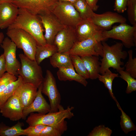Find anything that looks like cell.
Instances as JSON below:
<instances>
[{
	"instance_id": "obj_10",
	"label": "cell",
	"mask_w": 136,
	"mask_h": 136,
	"mask_svg": "<svg viewBox=\"0 0 136 136\" xmlns=\"http://www.w3.org/2000/svg\"><path fill=\"white\" fill-rule=\"evenodd\" d=\"M58 2V0H13L12 3L19 8L40 15L52 13Z\"/></svg>"
},
{
	"instance_id": "obj_31",
	"label": "cell",
	"mask_w": 136,
	"mask_h": 136,
	"mask_svg": "<svg viewBox=\"0 0 136 136\" xmlns=\"http://www.w3.org/2000/svg\"><path fill=\"white\" fill-rule=\"evenodd\" d=\"M129 57L128 60L125 65V71L132 76L136 78V58L133 57V51L130 50L127 52Z\"/></svg>"
},
{
	"instance_id": "obj_2",
	"label": "cell",
	"mask_w": 136,
	"mask_h": 136,
	"mask_svg": "<svg viewBox=\"0 0 136 136\" xmlns=\"http://www.w3.org/2000/svg\"><path fill=\"white\" fill-rule=\"evenodd\" d=\"M14 28L21 29L29 33L35 38L38 45L47 44L44 36V29L38 15L25 9L19 8L16 19L7 29Z\"/></svg>"
},
{
	"instance_id": "obj_38",
	"label": "cell",
	"mask_w": 136,
	"mask_h": 136,
	"mask_svg": "<svg viewBox=\"0 0 136 136\" xmlns=\"http://www.w3.org/2000/svg\"><path fill=\"white\" fill-rule=\"evenodd\" d=\"M85 0L94 12L97 10L99 7V6L97 4L98 0Z\"/></svg>"
},
{
	"instance_id": "obj_17",
	"label": "cell",
	"mask_w": 136,
	"mask_h": 136,
	"mask_svg": "<svg viewBox=\"0 0 136 136\" xmlns=\"http://www.w3.org/2000/svg\"><path fill=\"white\" fill-rule=\"evenodd\" d=\"M19 8L11 2L0 3V29L8 28L15 21Z\"/></svg>"
},
{
	"instance_id": "obj_20",
	"label": "cell",
	"mask_w": 136,
	"mask_h": 136,
	"mask_svg": "<svg viewBox=\"0 0 136 136\" xmlns=\"http://www.w3.org/2000/svg\"><path fill=\"white\" fill-rule=\"evenodd\" d=\"M57 75L60 81H75L85 87L88 84L86 79L76 73L73 66L58 68Z\"/></svg>"
},
{
	"instance_id": "obj_8",
	"label": "cell",
	"mask_w": 136,
	"mask_h": 136,
	"mask_svg": "<svg viewBox=\"0 0 136 136\" xmlns=\"http://www.w3.org/2000/svg\"><path fill=\"white\" fill-rule=\"evenodd\" d=\"M52 13L65 26L75 27L82 19L73 4L58 2Z\"/></svg>"
},
{
	"instance_id": "obj_14",
	"label": "cell",
	"mask_w": 136,
	"mask_h": 136,
	"mask_svg": "<svg viewBox=\"0 0 136 136\" xmlns=\"http://www.w3.org/2000/svg\"><path fill=\"white\" fill-rule=\"evenodd\" d=\"M23 110L18 97L14 93L0 108V112L4 117L15 121L23 119Z\"/></svg>"
},
{
	"instance_id": "obj_25",
	"label": "cell",
	"mask_w": 136,
	"mask_h": 136,
	"mask_svg": "<svg viewBox=\"0 0 136 136\" xmlns=\"http://www.w3.org/2000/svg\"><path fill=\"white\" fill-rule=\"evenodd\" d=\"M23 82L22 77L20 75H18L17 79L16 81L9 84L0 93V108L14 94L19 86Z\"/></svg>"
},
{
	"instance_id": "obj_1",
	"label": "cell",
	"mask_w": 136,
	"mask_h": 136,
	"mask_svg": "<svg viewBox=\"0 0 136 136\" xmlns=\"http://www.w3.org/2000/svg\"><path fill=\"white\" fill-rule=\"evenodd\" d=\"M74 108L69 106L66 109L61 105L58 110L46 114L32 113L26 120L29 126L42 124L52 127L58 130L62 134L67 129L66 119H70L74 116L72 112Z\"/></svg>"
},
{
	"instance_id": "obj_27",
	"label": "cell",
	"mask_w": 136,
	"mask_h": 136,
	"mask_svg": "<svg viewBox=\"0 0 136 136\" xmlns=\"http://www.w3.org/2000/svg\"><path fill=\"white\" fill-rule=\"evenodd\" d=\"M73 4L82 19L91 20L94 13L85 0H77Z\"/></svg>"
},
{
	"instance_id": "obj_41",
	"label": "cell",
	"mask_w": 136,
	"mask_h": 136,
	"mask_svg": "<svg viewBox=\"0 0 136 136\" xmlns=\"http://www.w3.org/2000/svg\"><path fill=\"white\" fill-rule=\"evenodd\" d=\"M13 0H0V3L4 2H11Z\"/></svg>"
},
{
	"instance_id": "obj_3",
	"label": "cell",
	"mask_w": 136,
	"mask_h": 136,
	"mask_svg": "<svg viewBox=\"0 0 136 136\" xmlns=\"http://www.w3.org/2000/svg\"><path fill=\"white\" fill-rule=\"evenodd\" d=\"M102 43L103 55L100 60V73L103 74L110 67L116 69L118 72L124 70V67L121 66L124 64L121 60L125 59L128 54L126 51L123 50L124 46L122 43L117 42L111 46L104 41H102Z\"/></svg>"
},
{
	"instance_id": "obj_11",
	"label": "cell",
	"mask_w": 136,
	"mask_h": 136,
	"mask_svg": "<svg viewBox=\"0 0 136 136\" xmlns=\"http://www.w3.org/2000/svg\"><path fill=\"white\" fill-rule=\"evenodd\" d=\"M0 45L4 50L6 72L16 76L18 75L21 64L16 57V45L8 37L4 38Z\"/></svg>"
},
{
	"instance_id": "obj_4",
	"label": "cell",
	"mask_w": 136,
	"mask_h": 136,
	"mask_svg": "<svg viewBox=\"0 0 136 136\" xmlns=\"http://www.w3.org/2000/svg\"><path fill=\"white\" fill-rule=\"evenodd\" d=\"M6 35L16 45L18 48L22 49L24 54L29 59L35 60L37 43L29 33L19 28L7 29Z\"/></svg>"
},
{
	"instance_id": "obj_19",
	"label": "cell",
	"mask_w": 136,
	"mask_h": 136,
	"mask_svg": "<svg viewBox=\"0 0 136 136\" xmlns=\"http://www.w3.org/2000/svg\"><path fill=\"white\" fill-rule=\"evenodd\" d=\"M37 88L32 84L23 83L14 94L18 97L23 110L33 101L37 93Z\"/></svg>"
},
{
	"instance_id": "obj_29",
	"label": "cell",
	"mask_w": 136,
	"mask_h": 136,
	"mask_svg": "<svg viewBox=\"0 0 136 136\" xmlns=\"http://www.w3.org/2000/svg\"><path fill=\"white\" fill-rule=\"evenodd\" d=\"M70 55L73 65L76 73L86 79H89L87 70L81 57L76 55Z\"/></svg>"
},
{
	"instance_id": "obj_6",
	"label": "cell",
	"mask_w": 136,
	"mask_h": 136,
	"mask_svg": "<svg viewBox=\"0 0 136 136\" xmlns=\"http://www.w3.org/2000/svg\"><path fill=\"white\" fill-rule=\"evenodd\" d=\"M102 35L104 41L108 38L120 40L127 48L136 45V26H131L126 23L114 26L111 29L104 30Z\"/></svg>"
},
{
	"instance_id": "obj_12",
	"label": "cell",
	"mask_w": 136,
	"mask_h": 136,
	"mask_svg": "<svg viewBox=\"0 0 136 136\" xmlns=\"http://www.w3.org/2000/svg\"><path fill=\"white\" fill-rule=\"evenodd\" d=\"M77 41L75 27L64 26L57 34L53 44L57 47L58 52H69Z\"/></svg>"
},
{
	"instance_id": "obj_28",
	"label": "cell",
	"mask_w": 136,
	"mask_h": 136,
	"mask_svg": "<svg viewBox=\"0 0 136 136\" xmlns=\"http://www.w3.org/2000/svg\"><path fill=\"white\" fill-rule=\"evenodd\" d=\"M117 105L121 112L120 124L123 131L125 133L127 134L130 131L135 130L136 127L130 117L122 109L118 102Z\"/></svg>"
},
{
	"instance_id": "obj_18",
	"label": "cell",
	"mask_w": 136,
	"mask_h": 136,
	"mask_svg": "<svg viewBox=\"0 0 136 136\" xmlns=\"http://www.w3.org/2000/svg\"><path fill=\"white\" fill-rule=\"evenodd\" d=\"M41 84L37 90V95L32 103L23 110V118L25 119L26 117L32 113L37 112L40 114H46L50 112L51 107L50 104L42 94Z\"/></svg>"
},
{
	"instance_id": "obj_26",
	"label": "cell",
	"mask_w": 136,
	"mask_h": 136,
	"mask_svg": "<svg viewBox=\"0 0 136 136\" xmlns=\"http://www.w3.org/2000/svg\"><path fill=\"white\" fill-rule=\"evenodd\" d=\"M119 77L118 74L113 73L109 69L103 74H99L98 77L99 80L103 82L105 87L108 89L111 97L116 103L117 101L113 92L112 85L114 79Z\"/></svg>"
},
{
	"instance_id": "obj_24",
	"label": "cell",
	"mask_w": 136,
	"mask_h": 136,
	"mask_svg": "<svg viewBox=\"0 0 136 136\" xmlns=\"http://www.w3.org/2000/svg\"><path fill=\"white\" fill-rule=\"evenodd\" d=\"M24 124L18 121L12 126L6 125L3 122L0 123V136H18L25 135L24 129L22 128Z\"/></svg>"
},
{
	"instance_id": "obj_30",
	"label": "cell",
	"mask_w": 136,
	"mask_h": 136,
	"mask_svg": "<svg viewBox=\"0 0 136 136\" xmlns=\"http://www.w3.org/2000/svg\"><path fill=\"white\" fill-rule=\"evenodd\" d=\"M118 72L120 75L119 77L125 81L127 83V86L126 90L127 94L131 93L136 90V80L135 78L132 76L129 73L122 70Z\"/></svg>"
},
{
	"instance_id": "obj_22",
	"label": "cell",
	"mask_w": 136,
	"mask_h": 136,
	"mask_svg": "<svg viewBox=\"0 0 136 136\" xmlns=\"http://www.w3.org/2000/svg\"><path fill=\"white\" fill-rule=\"evenodd\" d=\"M51 65L54 68L65 67L73 66L68 52L60 53L57 52L49 57Z\"/></svg>"
},
{
	"instance_id": "obj_9",
	"label": "cell",
	"mask_w": 136,
	"mask_h": 136,
	"mask_svg": "<svg viewBox=\"0 0 136 136\" xmlns=\"http://www.w3.org/2000/svg\"><path fill=\"white\" fill-rule=\"evenodd\" d=\"M41 85L42 93L47 96L49 98L51 107L50 112L58 111L61 106V96L55 78L49 70H47Z\"/></svg>"
},
{
	"instance_id": "obj_13",
	"label": "cell",
	"mask_w": 136,
	"mask_h": 136,
	"mask_svg": "<svg viewBox=\"0 0 136 136\" xmlns=\"http://www.w3.org/2000/svg\"><path fill=\"white\" fill-rule=\"evenodd\" d=\"M38 15L44 29V36L46 43L53 44L56 36L65 26L52 13Z\"/></svg>"
},
{
	"instance_id": "obj_35",
	"label": "cell",
	"mask_w": 136,
	"mask_h": 136,
	"mask_svg": "<svg viewBox=\"0 0 136 136\" xmlns=\"http://www.w3.org/2000/svg\"><path fill=\"white\" fill-rule=\"evenodd\" d=\"M46 125L38 124L33 126H29L24 129L25 135L27 136H40L41 133Z\"/></svg>"
},
{
	"instance_id": "obj_23",
	"label": "cell",
	"mask_w": 136,
	"mask_h": 136,
	"mask_svg": "<svg viewBox=\"0 0 136 136\" xmlns=\"http://www.w3.org/2000/svg\"><path fill=\"white\" fill-rule=\"evenodd\" d=\"M58 52L57 49L54 44H46L43 46H37L35 60L40 64L45 59L49 58Z\"/></svg>"
},
{
	"instance_id": "obj_15",
	"label": "cell",
	"mask_w": 136,
	"mask_h": 136,
	"mask_svg": "<svg viewBox=\"0 0 136 136\" xmlns=\"http://www.w3.org/2000/svg\"><path fill=\"white\" fill-rule=\"evenodd\" d=\"M90 20L104 30H107L115 23H126V19L117 13L108 11L100 14L94 13Z\"/></svg>"
},
{
	"instance_id": "obj_37",
	"label": "cell",
	"mask_w": 136,
	"mask_h": 136,
	"mask_svg": "<svg viewBox=\"0 0 136 136\" xmlns=\"http://www.w3.org/2000/svg\"><path fill=\"white\" fill-rule=\"evenodd\" d=\"M6 72L5 60L3 54L0 56V77Z\"/></svg>"
},
{
	"instance_id": "obj_21",
	"label": "cell",
	"mask_w": 136,
	"mask_h": 136,
	"mask_svg": "<svg viewBox=\"0 0 136 136\" xmlns=\"http://www.w3.org/2000/svg\"><path fill=\"white\" fill-rule=\"evenodd\" d=\"M81 57L87 70L89 79L92 80L97 79L100 73L101 65L99 56L90 55Z\"/></svg>"
},
{
	"instance_id": "obj_39",
	"label": "cell",
	"mask_w": 136,
	"mask_h": 136,
	"mask_svg": "<svg viewBox=\"0 0 136 136\" xmlns=\"http://www.w3.org/2000/svg\"><path fill=\"white\" fill-rule=\"evenodd\" d=\"M77 0H58V2H69L74 4Z\"/></svg>"
},
{
	"instance_id": "obj_33",
	"label": "cell",
	"mask_w": 136,
	"mask_h": 136,
	"mask_svg": "<svg viewBox=\"0 0 136 136\" xmlns=\"http://www.w3.org/2000/svg\"><path fill=\"white\" fill-rule=\"evenodd\" d=\"M112 131L104 125H100L95 127L88 135V136H110Z\"/></svg>"
},
{
	"instance_id": "obj_34",
	"label": "cell",
	"mask_w": 136,
	"mask_h": 136,
	"mask_svg": "<svg viewBox=\"0 0 136 136\" xmlns=\"http://www.w3.org/2000/svg\"><path fill=\"white\" fill-rule=\"evenodd\" d=\"M16 76L8 72L5 73L0 77V93L2 92L10 83L16 81Z\"/></svg>"
},
{
	"instance_id": "obj_7",
	"label": "cell",
	"mask_w": 136,
	"mask_h": 136,
	"mask_svg": "<svg viewBox=\"0 0 136 136\" xmlns=\"http://www.w3.org/2000/svg\"><path fill=\"white\" fill-rule=\"evenodd\" d=\"M102 35L90 38L76 42L68 52L70 55L80 57L90 55L100 56L103 55Z\"/></svg>"
},
{
	"instance_id": "obj_16",
	"label": "cell",
	"mask_w": 136,
	"mask_h": 136,
	"mask_svg": "<svg viewBox=\"0 0 136 136\" xmlns=\"http://www.w3.org/2000/svg\"><path fill=\"white\" fill-rule=\"evenodd\" d=\"M74 27L77 41L101 36L104 30L88 19H82Z\"/></svg>"
},
{
	"instance_id": "obj_40",
	"label": "cell",
	"mask_w": 136,
	"mask_h": 136,
	"mask_svg": "<svg viewBox=\"0 0 136 136\" xmlns=\"http://www.w3.org/2000/svg\"><path fill=\"white\" fill-rule=\"evenodd\" d=\"M4 38V35L2 32H0V45L2 43Z\"/></svg>"
},
{
	"instance_id": "obj_32",
	"label": "cell",
	"mask_w": 136,
	"mask_h": 136,
	"mask_svg": "<svg viewBox=\"0 0 136 136\" xmlns=\"http://www.w3.org/2000/svg\"><path fill=\"white\" fill-rule=\"evenodd\" d=\"M126 10L129 22L132 26H136V0H128Z\"/></svg>"
},
{
	"instance_id": "obj_36",
	"label": "cell",
	"mask_w": 136,
	"mask_h": 136,
	"mask_svg": "<svg viewBox=\"0 0 136 136\" xmlns=\"http://www.w3.org/2000/svg\"><path fill=\"white\" fill-rule=\"evenodd\" d=\"M128 0H115L114 10L118 13H122L126 10Z\"/></svg>"
},
{
	"instance_id": "obj_5",
	"label": "cell",
	"mask_w": 136,
	"mask_h": 136,
	"mask_svg": "<svg viewBox=\"0 0 136 136\" xmlns=\"http://www.w3.org/2000/svg\"><path fill=\"white\" fill-rule=\"evenodd\" d=\"M21 64L18 75L22 77L24 83L32 84L37 88L44 78L41 66L35 60L28 58L24 54L19 55Z\"/></svg>"
}]
</instances>
